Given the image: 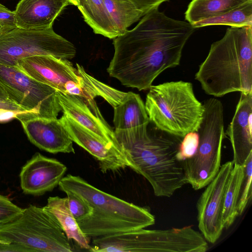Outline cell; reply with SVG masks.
I'll use <instances>...</instances> for the list:
<instances>
[{"instance_id":"cell-8","label":"cell","mask_w":252,"mask_h":252,"mask_svg":"<svg viewBox=\"0 0 252 252\" xmlns=\"http://www.w3.org/2000/svg\"><path fill=\"white\" fill-rule=\"evenodd\" d=\"M76 49L70 41L56 33L53 28L27 30L16 28L0 34V64L15 66L22 59L50 56L72 59Z\"/></svg>"},{"instance_id":"cell-25","label":"cell","mask_w":252,"mask_h":252,"mask_svg":"<svg viewBox=\"0 0 252 252\" xmlns=\"http://www.w3.org/2000/svg\"><path fill=\"white\" fill-rule=\"evenodd\" d=\"M243 168L237 205L238 216L243 214L252 197V153L246 160Z\"/></svg>"},{"instance_id":"cell-6","label":"cell","mask_w":252,"mask_h":252,"mask_svg":"<svg viewBox=\"0 0 252 252\" xmlns=\"http://www.w3.org/2000/svg\"><path fill=\"white\" fill-rule=\"evenodd\" d=\"M0 240L25 252L73 251L58 220L45 206L30 205L14 219L0 224Z\"/></svg>"},{"instance_id":"cell-13","label":"cell","mask_w":252,"mask_h":252,"mask_svg":"<svg viewBox=\"0 0 252 252\" xmlns=\"http://www.w3.org/2000/svg\"><path fill=\"white\" fill-rule=\"evenodd\" d=\"M31 113L27 112L16 118L31 142L52 154L75 153L73 141L60 119L33 116Z\"/></svg>"},{"instance_id":"cell-23","label":"cell","mask_w":252,"mask_h":252,"mask_svg":"<svg viewBox=\"0 0 252 252\" xmlns=\"http://www.w3.org/2000/svg\"><path fill=\"white\" fill-rule=\"evenodd\" d=\"M243 173V166L233 164L224 195L222 212V221L224 228L229 227L238 216L237 205L239 186Z\"/></svg>"},{"instance_id":"cell-30","label":"cell","mask_w":252,"mask_h":252,"mask_svg":"<svg viewBox=\"0 0 252 252\" xmlns=\"http://www.w3.org/2000/svg\"><path fill=\"white\" fill-rule=\"evenodd\" d=\"M133 3L144 15L152 10L158 8L163 2L169 0H125Z\"/></svg>"},{"instance_id":"cell-4","label":"cell","mask_w":252,"mask_h":252,"mask_svg":"<svg viewBox=\"0 0 252 252\" xmlns=\"http://www.w3.org/2000/svg\"><path fill=\"white\" fill-rule=\"evenodd\" d=\"M58 186L64 192L70 191L81 196L92 207V215L77 222L89 238L145 228L155 222L148 209L104 192L78 176L68 174Z\"/></svg>"},{"instance_id":"cell-28","label":"cell","mask_w":252,"mask_h":252,"mask_svg":"<svg viewBox=\"0 0 252 252\" xmlns=\"http://www.w3.org/2000/svg\"><path fill=\"white\" fill-rule=\"evenodd\" d=\"M22 210V208L14 204L8 197L0 194V225L13 220Z\"/></svg>"},{"instance_id":"cell-34","label":"cell","mask_w":252,"mask_h":252,"mask_svg":"<svg viewBox=\"0 0 252 252\" xmlns=\"http://www.w3.org/2000/svg\"><path fill=\"white\" fill-rule=\"evenodd\" d=\"M0 98L9 99L8 95L3 86L0 84Z\"/></svg>"},{"instance_id":"cell-33","label":"cell","mask_w":252,"mask_h":252,"mask_svg":"<svg viewBox=\"0 0 252 252\" xmlns=\"http://www.w3.org/2000/svg\"><path fill=\"white\" fill-rule=\"evenodd\" d=\"M25 252L21 248L0 240V252Z\"/></svg>"},{"instance_id":"cell-20","label":"cell","mask_w":252,"mask_h":252,"mask_svg":"<svg viewBox=\"0 0 252 252\" xmlns=\"http://www.w3.org/2000/svg\"><path fill=\"white\" fill-rule=\"evenodd\" d=\"M45 207L57 219L69 240L75 241L81 249L89 251L90 238L83 232L70 212L66 197H50Z\"/></svg>"},{"instance_id":"cell-5","label":"cell","mask_w":252,"mask_h":252,"mask_svg":"<svg viewBox=\"0 0 252 252\" xmlns=\"http://www.w3.org/2000/svg\"><path fill=\"white\" fill-rule=\"evenodd\" d=\"M149 90L145 108L150 121L158 129L180 138L198 131L204 107L196 97L190 82H167L152 85Z\"/></svg>"},{"instance_id":"cell-19","label":"cell","mask_w":252,"mask_h":252,"mask_svg":"<svg viewBox=\"0 0 252 252\" xmlns=\"http://www.w3.org/2000/svg\"><path fill=\"white\" fill-rule=\"evenodd\" d=\"M77 6L95 33L110 39L119 35L103 0H78Z\"/></svg>"},{"instance_id":"cell-7","label":"cell","mask_w":252,"mask_h":252,"mask_svg":"<svg viewBox=\"0 0 252 252\" xmlns=\"http://www.w3.org/2000/svg\"><path fill=\"white\" fill-rule=\"evenodd\" d=\"M203 105V119L197 131L198 148L192 157L184 160L187 183L194 190L205 187L219 172L225 136L223 109L220 101L210 98Z\"/></svg>"},{"instance_id":"cell-11","label":"cell","mask_w":252,"mask_h":252,"mask_svg":"<svg viewBox=\"0 0 252 252\" xmlns=\"http://www.w3.org/2000/svg\"><path fill=\"white\" fill-rule=\"evenodd\" d=\"M232 161L220 166L215 178L205 187L197 204L198 226L205 240L215 243L224 229L222 212L225 190L231 170Z\"/></svg>"},{"instance_id":"cell-15","label":"cell","mask_w":252,"mask_h":252,"mask_svg":"<svg viewBox=\"0 0 252 252\" xmlns=\"http://www.w3.org/2000/svg\"><path fill=\"white\" fill-rule=\"evenodd\" d=\"M60 119L72 141L97 160L102 172H115L128 167L125 157L107 142L64 114Z\"/></svg>"},{"instance_id":"cell-12","label":"cell","mask_w":252,"mask_h":252,"mask_svg":"<svg viewBox=\"0 0 252 252\" xmlns=\"http://www.w3.org/2000/svg\"><path fill=\"white\" fill-rule=\"evenodd\" d=\"M58 95L63 114L100 137L124 156L114 131L103 117L94 99L66 94L58 90Z\"/></svg>"},{"instance_id":"cell-2","label":"cell","mask_w":252,"mask_h":252,"mask_svg":"<svg viewBox=\"0 0 252 252\" xmlns=\"http://www.w3.org/2000/svg\"><path fill=\"white\" fill-rule=\"evenodd\" d=\"M148 126L115 129L128 167L144 177L155 195L170 197L187 184L184 161L177 158L180 137L151 134Z\"/></svg>"},{"instance_id":"cell-24","label":"cell","mask_w":252,"mask_h":252,"mask_svg":"<svg viewBox=\"0 0 252 252\" xmlns=\"http://www.w3.org/2000/svg\"><path fill=\"white\" fill-rule=\"evenodd\" d=\"M119 35L125 32L127 28L138 21L144 13L133 3L125 0H103Z\"/></svg>"},{"instance_id":"cell-17","label":"cell","mask_w":252,"mask_h":252,"mask_svg":"<svg viewBox=\"0 0 252 252\" xmlns=\"http://www.w3.org/2000/svg\"><path fill=\"white\" fill-rule=\"evenodd\" d=\"M69 4L68 0H21L14 11L17 27L27 30L52 28L55 19Z\"/></svg>"},{"instance_id":"cell-9","label":"cell","mask_w":252,"mask_h":252,"mask_svg":"<svg viewBox=\"0 0 252 252\" xmlns=\"http://www.w3.org/2000/svg\"><path fill=\"white\" fill-rule=\"evenodd\" d=\"M0 84L9 99L35 117L56 119L62 111L57 90L34 79L16 66L0 64Z\"/></svg>"},{"instance_id":"cell-36","label":"cell","mask_w":252,"mask_h":252,"mask_svg":"<svg viewBox=\"0 0 252 252\" xmlns=\"http://www.w3.org/2000/svg\"><path fill=\"white\" fill-rule=\"evenodd\" d=\"M2 33H3V31H2L1 27L0 26V34Z\"/></svg>"},{"instance_id":"cell-26","label":"cell","mask_w":252,"mask_h":252,"mask_svg":"<svg viewBox=\"0 0 252 252\" xmlns=\"http://www.w3.org/2000/svg\"><path fill=\"white\" fill-rule=\"evenodd\" d=\"M64 192L66 194L68 208L77 222L92 215L93 209L85 199L72 191Z\"/></svg>"},{"instance_id":"cell-31","label":"cell","mask_w":252,"mask_h":252,"mask_svg":"<svg viewBox=\"0 0 252 252\" xmlns=\"http://www.w3.org/2000/svg\"><path fill=\"white\" fill-rule=\"evenodd\" d=\"M28 111L0 109V122L8 121L14 118H17L18 116Z\"/></svg>"},{"instance_id":"cell-32","label":"cell","mask_w":252,"mask_h":252,"mask_svg":"<svg viewBox=\"0 0 252 252\" xmlns=\"http://www.w3.org/2000/svg\"><path fill=\"white\" fill-rule=\"evenodd\" d=\"M0 109L18 111H26L13 101L10 99H5L1 98H0Z\"/></svg>"},{"instance_id":"cell-27","label":"cell","mask_w":252,"mask_h":252,"mask_svg":"<svg viewBox=\"0 0 252 252\" xmlns=\"http://www.w3.org/2000/svg\"><path fill=\"white\" fill-rule=\"evenodd\" d=\"M199 134L197 132L187 133L181 140L177 154V158L184 161L192 157L198 148Z\"/></svg>"},{"instance_id":"cell-22","label":"cell","mask_w":252,"mask_h":252,"mask_svg":"<svg viewBox=\"0 0 252 252\" xmlns=\"http://www.w3.org/2000/svg\"><path fill=\"white\" fill-rule=\"evenodd\" d=\"M194 28L212 25L231 27H252V1L245 2L223 14L209 17L191 25Z\"/></svg>"},{"instance_id":"cell-1","label":"cell","mask_w":252,"mask_h":252,"mask_svg":"<svg viewBox=\"0 0 252 252\" xmlns=\"http://www.w3.org/2000/svg\"><path fill=\"white\" fill-rule=\"evenodd\" d=\"M194 29L158 8L152 10L134 28L113 39L114 53L108 73L126 87L149 90L163 71L179 65Z\"/></svg>"},{"instance_id":"cell-10","label":"cell","mask_w":252,"mask_h":252,"mask_svg":"<svg viewBox=\"0 0 252 252\" xmlns=\"http://www.w3.org/2000/svg\"><path fill=\"white\" fill-rule=\"evenodd\" d=\"M34 79L66 94L87 98L83 67L67 59L35 56L19 60L15 66Z\"/></svg>"},{"instance_id":"cell-16","label":"cell","mask_w":252,"mask_h":252,"mask_svg":"<svg viewBox=\"0 0 252 252\" xmlns=\"http://www.w3.org/2000/svg\"><path fill=\"white\" fill-rule=\"evenodd\" d=\"M252 92L241 93L226 134L233 153V164L243 166L252 153Z\"/></svg>"},{"instance_id":"cell-29","label":"cell","mask_w":252,"mask_h":252,"mask_svg":"<svg viewBox=\"0 0 252 252\" xmlns=\"http://www.w3.org/2000/svg\"><path fill=\"white\" fill-rule=\"evenodd\" d=\"M0 26L3 33L17 27L14 11L10 10L1 3H0Z\"/></svg>"},{"instance_id":"cell-35","label":"cell","mask_w":252,"mask_h":252,"mask_svg":"<svg viewBox=\"0 0 252 252\" xmlns=\"http://www.w3.org/2000/svg\"><path fill=\"white\" fill-rule=\"evenodd\" d=\"M70 4L77 6L78 4V0H68Z\"/></svg>"},{"instance_id":"cell-21","label":"cell","mask_w":252,"mask_h":252,"mask_svg":"<svg viewBox=\"0 0 252 252\" xmlns=\"http://www.w3.org/2000/svg\"><path fill=\"white\" fill-rule=\"evenodd\" d=\"M252 0H192L185 13L191 25L203 19L223 14Z\"/></svg>"},{"instance_id":"cell-14","label":"cell","mask_w":252,"mask_h":252,"mask_svg":"<svg viewBox=\"0 0 252 252\" xmlns=\"http://www.w3.org/2000/svg\"><path fill=\"white\" fill-rule=\"evenodd\" d=\"M66 166L56 159L35 154L22 167L20 186L25 194L41 195L59 185Z\"/></svg>"},{"instance_id":"cell-3","label":"cell","mask_w":252,"mask_h":252,"mask_svg":"<svg viewBox=\"0 0 252 252\" xmlns=\"http://www.w3.org/2000/svg\"><path fill=\"white\" fill-rule=\"evenodd\" d=\"M207 94L221 97L252 92V27L227 29L213 43L195 75Z\"/></svg>"},{"instance_id":"cell-18","label":"cell","mask_w":252,"mask_h":252,"mask_svg":"<svg viewBox=\"0 0 252 252\" xmlns=\"http://www.w3.org/2000/svg\"><path fill=\"white\" fill-rule=\"evenodd\" d=\"M150 120L144 102L139 94L129 92L123 100L114 107L115 129L125 130L148 126Z\"/></svg>"}]
</instances>
